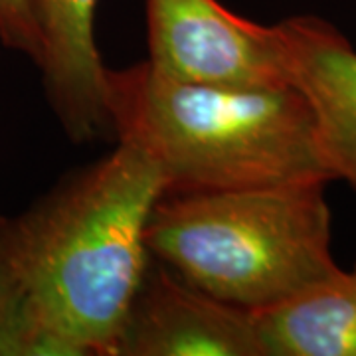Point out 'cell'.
I'll return each instance as SVG.
<instances>
[{
  "label": "cell",
  "mask_w": 356,
  "mask_h": 356,
  "mask_svg": "<svg viewBox=\"0 0 356 356\" xmlns=\"http://www.w3.org/2000/svg\"><path fill=\"white\" fill-rule=\"evenodd\" d=\"M0 42L4 48L24 54L38 65L42 44L28 0H0Z\"/></svg>",
  "instance_id": "9"
},
{
  "label": "cell",
  "mask_w": 356,
  "mask_h": 356,
  "mask_svg": "<svg viewBox=\"0 0 356 356\" xmlns=\"http://www.w3.org/2000/svg\"><path fill=\"white\" fill-rule=\"evenodd\" d=\"M165 180L119 143L65 175L20 216L0 214V287L44 356H113Z\"/></svg>",
  "instance_id": "1"
},
{
  "label": "cell",
  "mask_w": 356,
  "mask_h": 356,
  "mask_svg": "<svg viewBox=\"0 0 356 356\" xmlns=\"http://www.w3.org/2000/svg\"><path fill=\"white\" fill-rule=\"evenodd\" d=\"M113 356H264L255 313L224 303L149 255Z\"/></svg>",
  "instance_id": "5"
},
{
  "label": "cell",
  "mask_w": 356,
  "mask_h": 356,
  "mask_svg": "<svg viewBox=\"0 0 356 356\" xmlns=\"http://www.w3.org/2000/svg\"><path fill=\"white\" fill-rule=\"evenodd\" d=\"M97 2L28 0L42 44V86L51 111L76 145L113 135L103 102L107 67L95 44Z\"/></svg>",
  "instance_id": "6"
},
{
  "label": "cell",
  "mask_w": 356,
  "mask_h": 356,
  "mask_svg": "<svg viewBox=\"0 0 356 356\" xmlns=\"http://www.w3.org/2000/svg\"><path fill=\"white\" fill-rule=\"evenodd\" d=\"M103 102L115 139L153 161L163 192L331 180L313 109L293 83H194L139 62L105 70Z\"/></svg>",
  "instance_id": "2"
},
{
  "label": "cell",
  "mask_w": 356,
  "mask_h": 356,
  "mask_svg": "<svg viewBox=\"0 0 356 356\" xmlns=\"http://www.w3.org/2000/svg\"><path fill=\"white\" fill-rule=\"evenodd\" d=\"M327 180L238 191L163 192L149 254L224 303L267 311L332 277Z\"/></svg>",
  "instance_id": "3"
},
{
  "label": "cell",
  "mask_w": 356,
  "mask_h": 356,
  "mask_svg": "<svg viewBox=\"0 0 356 356\" xmlns=\"http://www.w3.org/2000/svg\"><path fill=\"white\" fill-rule=\"evenodd\" d=\"M149 65L163 76L232 88L291 86L289 30L264 26L218 0H147Z\"/></svg>",
  "instance_id": "4"
},
{
  "label": "cell",
  "mask_w": 356,
  "mask_h": 356,
  "mask_svg": "<svg viewBox=\"0 0 356 356\" xmlns=\"http://www.w3.org/2000/svg\"><path fill=\"white\" fill-rule=\"evenodd\" d=\"M291 83L315 115L323 161L356 191V50L317 16L287 18Z\"/></svg>",
  "instance_id": "7"
},
{
  "label": "cell",
  "mask_w": 356,
  "mask_h": 356,
  "mask_svg": "<svg viewBox=\"0 0 356 356\" xmlns=\"http://www.w3.org/2000/svg\"><path fill=\"white\" fill-rule=\"evenodd\" d=\"M255 318L264 356H356V264Z\"/></svg>",
  "instance_id": "8"
}]
</instances>
